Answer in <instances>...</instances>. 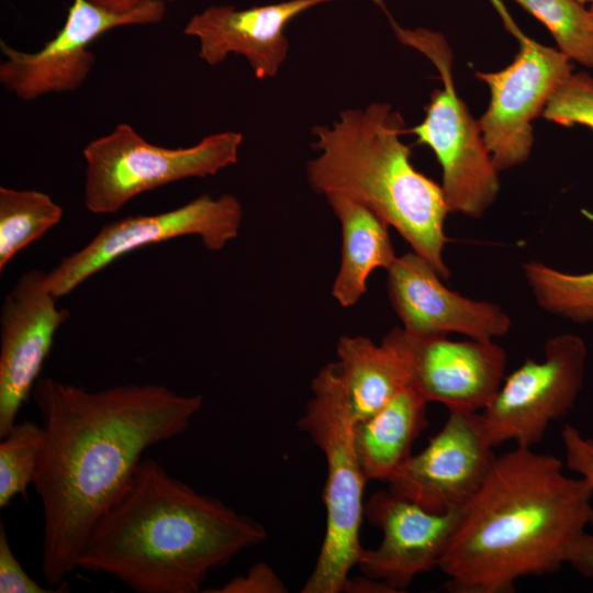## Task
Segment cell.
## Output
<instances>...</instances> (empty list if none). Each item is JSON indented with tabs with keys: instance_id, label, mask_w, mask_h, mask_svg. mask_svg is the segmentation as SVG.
<instances>
[{
	"instance_id": "cell-25",
	"label": "cell",
	"mask_w": 593,
	"mask_h": 593,
	"mask_svg": "<svg viewBox=\"0 0 593 593\" xmlns=\"http://www.w3.org/2000/svg\"><path fill=\"white\" fill-rule=\"evenodd\" d=\"M541 116L564 127L593 130V77L573 71L551 94Z\"/></svg>"
},
{
	"instance_id": "cell-22",
	"label": "cell",
	"mask_w": 593,
	"mask_h": 593,
	"mask_svg": "<svg viewBox=\"0 0 593 593\" xmlns=\"http://www.w3.org/2000/svg\"><path fill=\"white\" fill-rule=\"evenodd\" d=\"M522 270L540 309L577 324H593V269L567 272L527 260Z\"/></svg>"
},
{
	"instance_id": "cell-16",
	"label": "cell",
	"mask_w": 593,
	"mask_h": 593,
	"mask_svg": "<svg viewBox=\"0 0 593 593\" xmlns=\"http://www.w3.org/2000/svg\"><path fill=\"white\" fill-rule=\"evenodd\" d=\"M443 280L414 251L396 257L388 269V295L405 332L416 336L457 333L475 339L508 334L512 318L499 304L465 296Z\"/></svg>"
},
{
	"instance_id": "cell-1",
	"label": "cell",
	"mask_w": 593,
	"mask_h": 593,
	"mask_svg": "<svg viewBox=\"0 0 593 593\" xmlns=\"http://www.w3.org/2000/svg\"><path fill=\"white\" fill-rule=\"evenodd\" d=\"M32 396L44 429L33 485L44 517L41 567L51 586L77 569L100 518L123 494L144 451L183 433L201 395L161 384L98 391L38 378Z\"/></svg>"
},
{
	"instance_id": "cell-6",
	"label": "cell",
	"mask_w": 593,
	"mask_h": 593,
	"mask_svg": "<svg viewBox=\"0 0 593 593\" xmlns=\"http://www.w3.org/2000/svg\"><path fill=\"white\" fill-rule=\"evenodd\" d=\"M242 142V133L225 131L189 147L167 148L120 123L83 148V203L94 214L115 213L143 192L188 178L214 176L237 161Z\"/></svg>"
},
{
	"instance_id": "cell-5",
	"label": "cell",
	"mask_w": 593,
	"mask_h": 593,
	"mask_svg": "<svg viewBox=\"0 0 593 593\" xmlns=\"http://www.w3.org/2000/svg\"><path fill=\"white\" fill-rule=\"evenodd\" d=\"M312 391L313 398L298 425L325 456L326 528L315 567L301 592L339 593L362 549L359 533L365 515L362 494L368 480L357 455L355 421L335 362L318 371Z\"/></svg>"
},
{
	"instance_id": "cell-11",
	"label": "cell",
	"mask_w": 593,
	"mask_h": 593,
	"mask_svg": "<svg viewBox=\"0 0 593 593\" xmlns=\"http://www.w3.org/2000/svg\"><path fill=\"white\" fill-rule=\"evenodd\" d=\"M573 72L558 48L524 40L513 61L497 71L475 76L490 90V102L478 120L499 172L525 163L534 144L533 121L555 90Z\"/></svg>"
},
{
	"instance_id": "cell-27",
	"label": "cell",
	"mask_w": 593,
	"mask_h": 593,
	"mask_svg": "<svg viewBox=\"0 0 593 593\" xmlns=\"http://www.w3.org/2000/svg\"><path fill=\"white\" fill-rule=\"evenodd\" d=\"M566 466L584 479L593 491V438L583 436L578 428L567 425L561 432ZM589 526L593 528V506Z\"/></svg>"
},
{
	"instance_id": "cell-3",
	"label": "cell",
	"mask_w": 593,
	"mask_h": 593,
	"mask_svg": "<svg viewBox=\"0 0 593 593\" xmlns=\"http://www.w3.org/2000/svg\"><path fill=\"white\" fill-rule=\"evenodd\" d=\"M266 538L253 517L142 459L91 532L77 568L109 574L138 593H197L211 570Z\"/></svg>"
},
{
	"instance_id": "cell-24",
	"label": "cell",
	"mask_w": 593,
	"mask_h": 593,
	"mask_svg": "<svg viewBox=\"0 0 593 593\" xmlns=\"http://www.w3.org/2000/svg\"><path fill=\"white\" fill-rule=\"evenodd\" d=\"M44 444L43 426L15 423L0 443V507L33 484Z\"/></svg>"
},
{
	"instance_id": "cell-8",
	"label": "cell",
	"mask_w": 593,
	"mask_h": 593,
	"mask_svg": "<svg viewBox=\"0 0 593 593\" xmlns=\"http://www.w3.org/2000/svg\"><path fill=\"white\" fill-rule=\"evenodd\" d=\"M588 348L582 337H550L541 360L527 358L505 376L490 403L478 413L488 443L533 448L549 425L573 407L584 383Z\"/></svg>"
},
{
	"instance_id": "cell-29",
	"label": "cell",
	"mask_w": 593,
	"mask_h": 593,
	"mask_svg": "<svg viewBox=\"0 0 593 593\" xmlns=\"http://www.w3.org/2000/svg\"><path fill=\"white\" fill-rule=\"evenodd\" d=\"M566 563L593 582V535L583 532L571 544Z\"/></svg>"
},
{
	"instance_id": "cell-2",
	"label": "cell",
	"mask_w": 593,
	"mask_h": 593,
	"mask_svg": "<svg viewBox=\"0 0 593 593\" xmlns=\"http://www.w3.org/2000/svg\"><path fill=\"white\" fill-rule=\"evenodd\" d=\"M592 506L591 486L556 456L525 447L496 456L440 560L446 589L511 593L521 578L557 572Z\"/></svg>"
},
{
	"instance_id": "cell-28",
	"label": "cell",
	"mask_w": 593,
	"mask_h": 593,
	"mask_svg": "<svg viewBox=\"0 0 593 593\" xmlns=\"http://www.w3.org/2000/svg\"><path fill=\"white\" fill-rule=\"evenodd\" d=\"M282 580L266 562L255 563L245 575L236 577L223 586L206 592L213 593H284Z\"/></svg>"
},
{
	"instance_id": "cell-33",
	"label": "cell",
	"mask_w": 593,
	"mask_h": 593,
	"mask_svg": "<svg viewBox=\"0 0 593 593\" xmlns=\"http://www.w3.org/2000/svg\"><path fill=\"white\" fill-rule=\"evenodd\" d=\"M590 12H591V14H592V16H593V3H592L591 7H590Z\"/></svg>"
},
{
	"instance_id": "cell-23",
	"label": "cell",
	"mask_w": 593,
	"mask_h": 593,
	"mask_svg": "<svg viewBox=\"0 0 593 593\" xmlns=\"http://www.w3.org/2000/svg\"><path fill=\"white\" fill-rule=\"evenodd\" d=\"M538 19L570 60L593 69V16L575 0H514Z\"/></svg>"
},
{
	"instance_id": "cell-19",
	"label": "cell",
	"mask_w": 593,
	"mask_h": 593,
	"mask_svg": "<svg viewBox=\"0 0 593 593\" xmlns=\"http://www.w3.org/2000/svg\"><path fill=\"white\" fill-rule=\"evenodd\" d=\"M342 226L340 266L333 284V296L344 306L355 305L367 290L370 273L389 269L396 259L389 225L363 204L343 194L326 195Z\"/></svg>"
},
{
	"instance_id": "cell-9",
	"label": "cell",
	"mask_w": 593,
	"mask_h": 593,
	"mask_svg": "<svg viewBox=\"0 0 593 593\" xmlns=\"http://www.w3.org/2000/svg\"><path fill=\"white\" fill-rule=\"evenodd\" d=\"M242 220L243 206L234 195L202 194L170 211L113 221L47 272L48 289L59 299L123 255L176 237L195 235L209 250H220L237 236Z\"/></svg>"
},
{
	"instance_id": "cell-10",
	"label": "cell",
	"mask_w": 593,
	"mask_h": 593,
	"mask_svg": "<svg viewBox=\"0 0 593 593\" xmlns=\"http://www.w3.org/2000/svg\"><path fill=\"white\" fill-rule=\"evenodd\" d=\"M165 14L163 1L115 12L89 0H74L63 27L37 52H22L0 41L4 57L0 63V83L23 101L72 92L92 70L96 57L89 45L96 38L120 26L157 24Z\"/></svg>"
},
{
	"instance_id": "cell-30",
	"label": "cell",
	"mask_w": 593,
	"mask_h": 593,
	"mask_svg": "<svg viewBox=\"0 0 593 593\" xmlns=\"http://www.w3.org/2000/svg\"><path fill=\"white\" fill-rule=\"evenodd\" d=\"M343 592L349 593H395L384 582L369 578L367 575L359 578H347L343 586Z\"/></svg>"
},
{
	"instance_id": "cell-26",
	"label": "cell",
	"mask_w": 593,
	"mask_h": 593,
	"mask_svg": "<svg viewBox=\"0 0 593 593\" xmlns=\"http://www.w3.org/2000/svg\"><path fill=\"white\" fill-rule=\"evenodd\" d=\"M0 592L1 593H47L23 569L14 555L3 523L0 524Z\"/></svg>"
},
{
	"instance_id": "cell-20",
	"label": "cell",
	"mask_w": 593,
	"mask_h": 593,
	"mask_svg": "<svg viewBox=\"0 0 593 593\" xmlns=\"http://www.w3.org/2000/svg\"><path fill=\"white\" fill-rule=\"evenodd\" d=\"M428 402L411 385L370 417L355 424V445L367 480L388 481L412 455L427 427Z\"/></svg>"
},
{
	"instance_id": "cell-21",
	"label": "cell",
	"mask_w": 593,
	"mask_h": 593,
	"mask_svg": "<svg viewBox=\"0 0 593 593\" xmlns=\"http://www.w3.org/2000/svg\"><path fill=\"white\" fill-rule=\"evenodd\" d=\"M63 214L61 206L44 192L0 187V271L57 225Z\"/></svg>"
},
{
	"instance_id": "cell-12",
	"label": "cell",
	"mask_w": 593,
	"mask_h": 593,
	"mask_svg": "<svg viewBox=\"0 0 593 593\" xmlns=\"http://www.w3.org/2000/svg\"><path fill=\"white\" fill-rule=\"evenodd\" d=\"M496 458L478 413L449 412L427 445L388 479V490L427 511L465 507L477 494Z\"/></svg>"
},
{
	"instance_id": "cell-13",
	"label": "cell",
	"mask_w": 593,
	"mask_h": 593,
	"mask_svg": "<svg viewBox=\"0 0 593 593\" xmlns=\"http://www.w3.org/2000/svg\"><path fill=\"white\" fill-rule=\"evenodd\" d=\"M383 338L403 355L410 385L428 403H440L449 412H481L506 376V353L494 339L416 336L402 327Z\"/></svg>"
},
{
	"instance_id": "cell-31",
	"label": "cell",
	"mask_w": 593,
	"mask_h": 593,
	"mask_svg": "<svg viewBox=\"0 0 593 593\" xmlns=\"http://www.w3.org/2000/svg\"><path fill=\"white\" fill-rule=\"evenodd\" d=\"M89 1L110 11L126 12L149 1L172 2L177 0H89Z\"/></svg>"
},
{
	"instance_id": "cell-7",
	"label": "cell",
	"mask_w": 593,
	"mask_h": 593,
	"mask_svg": "<svg viewBox=\"0 0 593 593\" xmlns=\"http://www.w3.org/2000/svg\"><path fill=\"white\" fill-rule=\"evenodd\" d=\"M394 32L400 41L422 52L438 69L443 88L436 89L425 108V118L406 133L428 146L443 170L441 189L449 213L481 219L496 200L500 178L486 148L479 122L456 92L451 78V54L444 37L435 32Z\"/></svg>"
},
{
	"instance_id": "cell-32",
	"label": "cell",
	"mask_w": 593,
	"mask_h": 593,
	"mask_svg": "<svg viewBox=\"0 0 593 593\" xmlns=\"http://www.w3.org/2000/svg\"><path fill=\"white\" fill-rule=\"evenodd\" d=\"M575 1L580 2L581 4L593 3V0H575Z\"/></svg>"
},
{
	"instance_id": "cell-17",
	"label": "cell",
	"mask_w": 593,
	"mask_h": 593,
	"mask_svg": "<svg viewBox=\"0 0 593 593\" xmlns=\"http://www.w3.org/2000/svg\"><path fill=\"white\" fill-rule=\"evenodd\" d=\"M332 1L338 0H286L247 9L210 5L190 18L183 34L198 40L199 57L210 66L236 54L246 58L256 78H272L289 53L287 25L306 10Z\"/></svg>"
},
{
	"instance_id": "cell-14",
	"label": "cell",
	"mask_w": 593,
	"mask_h": 593,
	"mask_svg": "<svg viewBox=\"0 0 593 593\" xmlns=\"http://www.w3.org/2000/svg\"><path fill=\"white\" fill-rule=\"evenodd\" d=\"M47 272L29 270L3 300L0 313V438L16 423L32 394L54 337L69 313L56 306Z\"/></svg>"
},
{
	"instance_id": "cell-4",
	"label": "cell",
	"mask_w": 593,
	"mask_h": 593,
	"mask_svg": "<svg viewBox=\"0 0 593 593\" xmlns=\"http://www.w3.org/2000/svg\"><path fill=\"white\" fill-rule=\"evenodd\" d=\"M312 134L318 155L305 166L311 188L325 197L343 194L373 211L448 280L445 195L440 184L413 166L411 146L401 138L406 126L400 112L387 102L345 109Z\"/></svg>"
},
{
	"instance_id": "cell-18",
	"label": "cell",
	"mask_w": 593,
	"mask_h": 593,
	"mask_svg": "<svg viewBox=\"0 0 593 593\" xmlns=\"http://www.w3.org/2000/svg\"><path fill=\"white\" fill-rule=\"evenodd\" d=\"M337 357L338 380L355 424L410 385L403 355L384 338L377 345L362 336H344L337 343Z\"/></svg>"
},
{
	"instance_id": "cell-15",
	"label": "cell",
	"mask_w": 593,
	"mask_h": 593,
	"mask_svg": "<svg viewBox=\"0 0 593 593\" xmlns=\"http://www.w3.org/2000/svg\"><path fill=\"white\" fill-rule=\"evenodd\" d=\"M463 511L430 512L389 490L372 494L365 515L382 532V541L374 549L362 547L357 566L363 575L403 592L417 574L439 567Z\"/></svg>"
}]
</instances>
